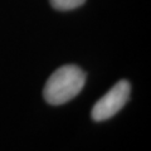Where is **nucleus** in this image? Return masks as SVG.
Returning <instances> with one entry per match:
<instances>
[{
    "label": "nucleus",
    "mask_w": 151,
    "mask_h": 151,
    "mask_svg": "<svg viewBox=\"0 0 151 151\" xmlns=\"http://www.w3.org/2000/svg\"><path fill=\"white\" fill-rule=\"evenodd\" d=\"M86 83V73L74 64L62 65L48 78L43 96L53 106H59L73 100L82 91Z\"/></svg>",
    "instance_id": "obj_1"
},
{
    "label": "nucleus",
    "mask_w": 151,
    "mask_h": 151,
    "mask_svg": "<svg viewBox=\"0 0 151 151\" xmlns=\"http://www.w3.org/2000/svg\"><path fill=\"white\" fill-rule=\"evenodd\" d=\"M131 86L126 79L117 82L110 91L98 100L92 108V120L101 122L115 116L130 98Z\"/></svg>",
    "instance_id": "obj_2"
},
{
    "label": "nucleus",
    "mask_w": 151,
    "mask_h": 151,
    "mask_svg": "<svg viewBox=\"0 0 151 151\" xmlns=\"http://www.w3.org/2000/svg\"><path fill=\"white\" fill-rule=\"evenodd\" d=\"M86 0H50L52 6L57 10H72L84 4Z\"/></svg>",
    "instance_id": "obj_3"
}]
</instances>
